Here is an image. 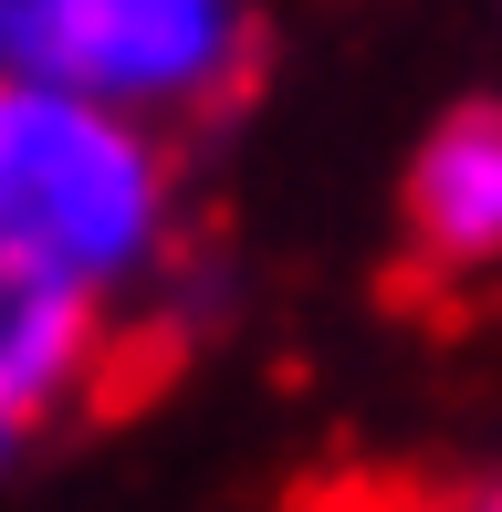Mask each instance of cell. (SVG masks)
<instances>
[{"mask_svg":"<svg viewBox=\"0 0 502 512\" xmlns=\"http://www.w3.org/2000/svg\"><path fill=\"white\" fill-rule=\"evenodd\" d=\"M0 74L116 115H189L251 74V0H0Z\"/></svg>","mask_w":502,"mask_h":512,"instance_id":"2","label":"cell"},{"mask_svg":"<svg viewBox=\"0 0 502 512\" xmlns=\"http://www.w3.org/2000/svg\"><path fill=\"white\" fill-rule=\"evenodd\" d=\"M314 512H502V481H482V492H377V481H356Z\"/></svg>","mask_w":502,"mask_h":512,"instance_id":"4","label":"cell"},{"mask_svg":"<svg viewBox=\"0 0 502 512\" xmlns=\"http://www.w3.org/2000/svg\"><path fill=\"white\" fill-rule=\"evenodd\" d=\"M408 241L440 272H482L502 262V105L450 115L419 147V178H408Z\"/></svg>","mask_w":502,"mask_h":512,"instance_id":"3","label":"cell"},{"mask_svg":"<svg viewBox=\"0 0 502 512\" xmlns=\"http://www.w3.org/2000/svg\"><path fill=\"white\" fill-rule=\"evenodd\" d=\"M11 439H21V408H11V398H0V450H11Z\"/></svg>","mask_w":502,"mask_h":512,"instance_id":"5","label":"cell"},{"mask_svg":"<svg viewBox=\"0 0 502 512\" xmlns=\"http://www.w3.org/2000/svg\"><path fill=\"white\" fill-rule=\"evenodd\" d=\"M157 230H168V168L136 115L0 74V262L95 293L147 262Z\"/></svg>","mask_w":502,"mask_h":512,"instance_id":"1","label":"cell"}]
</instances>
